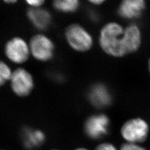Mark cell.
<instances>
[{
	"mask_svg": "<svg viewBox=\"0 0 150 150\" xmlns=\"http://www.w3.org/2000/svg\"><path fill=\"white\" fill-rule=\"evenodd\" d=\"M124 30L115 22L108 23L102 28L100 43L103 50L114 57H122L127 54L123 41Z\"/></svg>",
	"mask_w": 150,
	"mask_h": 150,
	"instance_id": "6da1fadb",
	"label": "cell"
},
{
	"mask_svg": "<svg viewBox=\"0 0 150 150\" xmlns=\"http://www.w3.org/2000/svg\"><path fill=\"white\" fill-rule=\"evenodd\" d=\"M149 131V125L140 118H133L124 123L121 134L127 143L138 144L147 139Z\"/></svg>",
	"mask_w": 150,
	"mask_h": 150,
	"instance_id": "7a4b0ae2",
	"label": "cell"
},
{
	"mask_svg": "<svg viewBox=\"0 0 150 150\" xmlns=\"http://www.w3.org/2000/svg\"><path fill=\"white\" fill-rule=\"evenodd\" d=\"M66 38L70 46L78 51H86L92 45L91 35L79 25L73 24L67 27Z\"/></svg>",
	"mask_w": 150,
	"mask_h": 150,
	"instance_id": "3957f363",
	"label": "cell"
},
{
	"mask_svg": "<svg viewBox=\"0 0 150 150\" xmlns=\"http://www.w3.org/2000/svg\"><path fill=\"white\" fill-rule=\"evenodd\" d=\"M110 120L107 116L99 114L92 116L86 120L84 129L87 136L91 139H100L109 132Z\"/></svg>",
	"mask_w": 150,
	"mask_h": 150,
	"instance_id": "277c9868",
	"label": "cell"
},
{
	"mask_svg": "<svg viewBox=\"0 0 150 150\" xmlns=\"http://www.w3.org/2000/svg\"><path fill=\"white\" fill-rule=\"evenodd\" d=\"M10 81L12 91L18 96H26L33 89L34 83L32 76L24 69L20 68L14 71Z\"/></svg>",
	"mask_w": 150,
	"mask_h": 150,
	"instance_id": "5b68a950",
	"label": "cell"
},
{
	"mask_svg": "<svg viewBox=\"0 0 150 150\" xmlns=\"http://www.w3.org/2000/svg\"><path fill=\"white\" fill-rule=\"evenodd\" d=\"M30 46L32 55L39 61H48L53 56L54 44L51 40L43 35L34 36L31 40Z\"/></svg>",
	"mask_w": 150,
	"mask_h": 150,
	"instance_id": "8992f818",
	"label": "cell"
},
{
	"mask_svg": "<svg viewBox=\"0 0 150 150\" xmlns=\"http://www.w3.org/2000/svg\"><path fill=\"white\" fill-rule=\"evenodd\" d=\"M6 56L12 62L22 64L28 59L30 49L26 42L20 38H14L6 44Z\"/></svg>",
	"mask_w": 150,
	"mask_h": 150,
	"instance_id": "52a82bcc",
	"label": "cell"
},
{
	"mask_svg": "<svg viewBox=\"0 0 150 150\" xmlns=\"http://www.w3.org/2000/svg\"><path fill=\"white\" fill-rule=\"evenodd\" d=\"M146 4L144 0H125L118 8V14L126 19L139 17L145 10Z\"/></svg>",
	"mask_w": 150,
	"mask_h": 150,
	"instance_id": "ba28073f",
	"label": "cell"
},
{
	"mask_svg": "<svg viewBox=\"0 0 150 150\" xmlns=\"http://www.w3.org/2000/svg\"><path fill=\"white\" fill-rule=\"evenodd\" d=\"M91 103L95 107H107L111 102V96L107 87L102 84H96L92 87L88 93Z\"/></svg>",
	"mask_w": 150,
	"mask_h": 150,
	"instance_id": "9c48e42d",
	"label": "cell"
},
{
	"mask_svg": "<svg viewBox=\"0 0 150 150\" xmlns=\"http://www.w3.org/2000/svg\"><path fill=\"white\" fill-rule=\"evenodd\" d=\"M45 139V134L40 130L25 127L22 131V142L27 150H33L41 146Z\"/></svg>",
	"mask_w": 150,
	"mask_h": 150,
	"instance_id": "30bf717a",
	"label": "cell"
},
{
	"mask_svg": "<svg viewBox=\"0 0 150 150\" xmlns=\"http://www.w3.org/2000/svg\"><path fill=\"white\" fill-rule=\"evenodd\" d=\"M123 41L127 54L136 51L141 42V35L139 27L135 25H131L124 30Z\"/></svg>",
	"mask_w": 150,
	"mask_h": 150,
	"instance_id": "8fae6325",
	"label": "cell"
},
{
	"mask_svg": "<svg viewBox=\"0 0 150 150\" xmlns=\"http://www.w3.org/2000/svg\"><path fill=\"white\" fill-rule=\"evenodd\" d=\"M27 16L34 26L39 30L47 28L51 21V17L48 11L41 8H30L27 11Z\"/></svg>",
	"mask_w": 150,
	"mask_h": 150,
	"instance_id": "7c38bea8",
	"label": "cell"
},
{
	"mask_svg": "<svg viewBox=\"0 0 150 150\" xmlns=\"http://www.w3.org/2000/svg\"><path fill=\"white\" fill-rule=\"evenodd\" d=\"M53 5L57 10L64 12H72L77 9L79 2L76 0H59L54 1Z\"/></svg>",
	"mask_w": 150,
	"mask_h": 150,
	"instance_id": "4fadbf2b",
	"label": "cell"
},
{
	"mask_svg": "<svg viewBox=\"0 0 150 150\" xmlns=\"http://www.w3.org/2000/svg\"><path fill=\"white\" fill-rule=\"evenodd\" d=\"M12 73L9 66L4 62L0 61V86L10 80Z\"/></svg>",
	"mask_w": 150,
	"mask_h": 150,
	"instance_id": "5bb4252c",
	"label": "cell"
},
{
	"mask_svg": "<svg viewBox=\"0 0 150 150\" xmlns=\"http://www.w3.org/2000/svg\"><path fill=\"white\" fill-rule=\"evenodd\" d=\"M121 150H147L138 144L126 143L121 146Z\"/></svg>",
	"mask_w": 150,
	"mask_h": 150,
	"instance_id": "9a60e30c",
	"label": "cell"
},
{
	"mask_svg": "<svg viewBox=\"0 0 150 150\" xmlns=\"http://www.w3.org/2000/svg\"><path fill=\"white\" fill-rule=\"evenodd\" d=\"M95 150H117L115 146L109 143H104L97 146Z\"/></svg>",
	"mask_w": 150,
	"mask_h": 150,
	"instance_id": "2e32d148",
	"label": "cell"
},
{
	"mask_svg": "<svg viewBox=\"0 0 150 150\" xmlns=\"http://www.w3.org/2000/svg\"><path fill=\"white\" fill-rule=\"evenodd\" d=\"M28 5L31 6L32 8H38L43 4L44 1L41 0H34V1H27Z\"/></svg>",
	"mask_w": 150,
	"mask_h": 150,
	"instance_id": "e0dca14e",
	"label": "cell"
},
{
	"mask_svg": "<svg viewBox=\"0 0 150 150\" xmlns=\"http://www.w3.org/2000/svg\"><path fill=\"white\" fill-rule=\"evenodd\" d=\"M91 2L93 3L95 5H100L103 2V1L102 0H93V1H91Z\"/></svg>",
	"mask_w": 150,
	"mask_h": 150,
	"instance_id": "ac0fdd59",
	"label": "cell"
},
{
	"mask_svg": "<svg viewBox=\"0 0 150 150\" xmlns=\"http://www.w3.org/2000/svg\"><path fill=\"white\" fill-rule=\"evenodd\" d=\"M6 3H15V2H16V1H6Z\"/></svg>",
	"mask_w": 150,
	"mask_h": 150,
	"instance_id": "d6986e66",
	"label": "cell"
},
{
	"mask_svg": "<svg viewBox=\"0 0 150 150\" xmlns=\"http://www.w3.org/2000/svg\"><path fill=\"white\" fill-rule=\"evenodd\" d=\"M88 150L86 149H84V148H79V149H77L76 150Z\"/></svg>",
	"mask_w": 150,
	"mask_h": 150,
	"instance_id": "ffe728a7",
	"label": "cell"
},
{
	"mask_svg": "<svg viewBox=\"0 0 150 150\" xmlns=\"http://www.w3.org/2000/svg\"><path fill=\"white\" fill-rule=\"evenodd\" d=\"M149 70H150V59L149 60Z\"/></svg>",
	"mask_w": 150,
	"mask_h": 150,
	"instance_id": "44dd1931",
	"label": "cell"
},
{
	"mask_svg": "<svg viewBox=\"0 0 150 150\" xmlns=\"http://www.w3.org/2000/svg\"></svg>",
	"mask_w": 150,
	"mask_h": 150,
	"instance_id": "7402d4cb",
	"label": "cell"
}]
</instances>
